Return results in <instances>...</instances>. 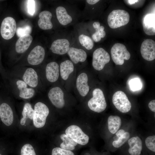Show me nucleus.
Listing matches in <instances>:
<instances>
[{"label":"nucleus","instance_id":"nucleus-1","mask_svg":"<svg viewBox=\"0 0 155 155\" xmlns=\"http://www.w3.org/2000/svg\"><path fill=\"white\" fill-rule=\"evenodd\" d=\"M129 18V14L126 11L121 9L115 10L108 15L107 22L111 28L115 29L127 24Z\"/></svg>","mask_w":155,"mask_h":155},{"label":"nucleus","instance_id":"nucleus-2","mask_svg":"<svg viewBox=\"0 0 155 155\" xmlns=\"http://www.w3.org/2000/svg\"><path fill=\"white\" fill-rule=\"evenodd\" d=\"M92 95L93 97L88 102L89 108L92 111L96 113L103 112L107 106L103 92L99 88H95L93 91Z\"/></svg>","mask_w":155,"mask_h":155},{"label":"nucleus","instance_id":"nucleus-3","mask_svg":"<svg viewBox=\"0 0 155 155\" xmlns=\"http://www.w3.org/2000/svg\"><path fill=\"white\" fill-rule=\"evenodd\" d=\"M34 110L33 119L34 125L37 128L42 127L44 125L46 118L49 114V109L45 104L39 102L35 105Z\"/></svg>","mask_w":155,"mask_h":155},{"label":"nucleus","instance_id":"nucleus-4","mask_svg":"<svg viewBox=\"0 0 155 155\" xmlns=\"http://www.w3.org/2000/svg\"><path fill=\"white\" fill-rule=\"evenodd\" d=\"M111 52L112 59L117 65H122L124 60H129L131 56L125 45L120 43L115 44L112 47Z\"/></svg>","mask_w":155,"mask_h":155},{"label":"nucleus","instance_id":"nucleus-5","mask_svg":"<svg viewBox=\"0 0 155 155\" xmlns=\"http://www.w3.org/2000/svg\"><path fill=\"white\" fill-rule=\"evenodd\" d=\"M65 133L68 136L80 145H86L89 142V136L76 125H72L68 127L66 129Z\"/></svg>","mask_w":155,"mask_h":155},{"label":"nucleus","instance_id":"nucleus-6","mask_svg":"<svg viewBox=\"0 0 155 155\" xmlns=\"http://www.w3.org/2000/svg\"><path fill=\"white\" fill-rule=\"evenodd\" d=\"M112 102L116 108L121 113H127L131 109V103L126 95L123 91H117L114 94Z\"/></svg>","mask_w":155,"mask_h":155},{"label":"nucleus","instance_id":"nucleus-7","mask_svg":"<svg viewBox=\"0 0 155 155\" xmlns=\"http://www.w3.org/2000/svg\"><path fill=\"white\" fill-rule=\"evenodd\" d=\"M110 61L109 55L103 48H98L93 52L92 65L95 69L98 71L102 70Z\"/></svg>","mask_w":155,"mask_h":155},{"label":"nucleus","instance_id":"nucleus-8","mask_svg":"<svg viewBox=\"0 0 155 155\" xmlns=\"http://www.w3.org/2000/svg\"><path fill=\"white\" fill-rule=\"evenodd\" d=\"M16 29V24L14 19L11 17H7L3 20L1 24V36L5 40H9L14 36Z\"/></svg>","mask_w":155,"mask_h":155},{"label":"nucleus","instance_id":"nucleus-9","mask_svg":"<svg viewBox=\"0 0 155 155\" xmlns=\"http://www.w3.org/2000/svg\"><path fill=\"white\" fill-rule=\"evenodd\" d=\"M140 52L143 58L148 61H152L155 58V42L152 40L148 39L142 42Z\"/></svg>","mask_w":155,"mask_h":155},{"label":"nucleus","instance_id":"nucleus-10","mask_svg":"<svg viewBox=\"0 0 155 155\" xmlns=\"http://www.w3.org/2000/svg\"><path fill=\"white\" fill-rule=\"evenodd\" d=\"M48 97L52 104L56 107L61 108L64 106V93L59 87L53 88L49 91Z\"/></svg>","mask_w":155,"mask_h":155},{"label":"nucleus","instance_id":"nucleus-11","mask_svg":"<svg viewBox=\"0 0 155 155\" xmlns=\"http://www.w3.org/2000/svg\"><path fill=\"white\" fill-rule=\"evenodd\" d=\"M70 46V42L68 39L61 38L54 40L51 44L50 49L54 53L63 55L67 53Z\"/></svg>","mask_w":155,"mask_h":155},{"label":"nucleus","instance_id":"nucleus-12","mask_svg":"<svg viewBox=\"0 0 155 155\" xmlns=\"http://www.w3.org/2000/svg\"><path fill=\"white\" fill-rule=\"evenodd\" d=\"M45 51L44 48L38 45L34 47L29 54L28 61L32 65H37L41 63L44 59Z\"/></svg>","mask_w":155,"mask_h":155},{"label":"nucleus","instance_id":"nucleus-13","mask_svg":"<svg viewBox=\"0 0 155 155\" xmlns=\"http://www.w3.org/2000/svg\"><path fill=\"white\" fill-rule=\"evenodd\" d=\"M56 13L57 20L63 26H66L71 24L73 22V17L64 6H58L56 9Z\"/></svg>","mask_w":155,"mask_h":155},{"label":"nucleus","instance_id":"nucleus-14","mask_svg":"<svg viewBox=\"0 0 155 155\" xmlns=\"http://www.w3.org/2000/svg\"><path fill=\"white\" fill-rule=\"evenodd\" d=\"M67 53L72 62L75 64L84 62L87 57L84 50L73 46H70Z\"/></svg>","mask_w":155,"mask_h":155},{"label":"nucleus","instance_id":"nucleus-15","mask_svg":"<svg viewBox=\"0 0 155 155\" xmlns=\"http://www.w3.org/2000/svg\"><path fill=\"white\" fill-rule=\"evenodd\" d=\"M0 117L2 122L7 126L13 123V112L11 107L6 103H3L0 106Z\"/></svg>","mask_w":155,"mask_h":155},{"label":"nucleus","instance_id":"nucleus-16","mask_svg":"<svg viewBox=\"0 0 155 155\" xmlns=\"http://www.w3.org/2000/svg\"><path fill=\"white\" fill-rule=\"evenodd\" d=\"M129 147L128 152L130 155H140L142 149V142L138 136L129 138L127 141Z\"/></svg>","mask_w":155,"mask_h":155},{"label":"nucleus","instance_id":"nucleus-17","mask_svg":"<svg viewBox=\"0 0 155 155\" xmlns=\"http://www.w3.org/2000/svg\"><path fill=\"white\" fill-rule=\"evenodd\" d=\"M88 81V76L85 73H81L77 78L76 88L80 94L83 97L86 96L89 91Z\"/></svg>","mask_w":155,"mask_h":155},{"label":"nucleus","instance_id":"nucleus-18","mask_svg":"<svg viewBox=\"0 0 155 155\" xmlns=\"http://www.w3.org/2000/svg\"><path fill=\"white\" fill-rule=\"evenodd\" d=\"M155 17L154 13H148L144 17L143 27L145 33L148 35L155 34Z\"/></svg>","mask_w":155,"mask_h":155},{"label":"nucleus","instance_id":"nucleus-19","mask_svg":"<svg viewBox=\"0 0 155 155\" xmlns=\"http://www.w3.org/2000/svg\"><path fill=\"white\" fill-rule=\"evenodd\" d=\"M52 17L51 13L48 11L44 10L40 12L39 14V19L38 22L39 28L43 30L52 29L53 27L51 21Z\"/></svg>","mask_w":155,"mask_h":155},{"label":"nucleus","instance_id":"nucleus-20","mask_svg":"<svg viewBox=\"0 0 155 155\" xmlns=\"http://www.w3.org/2000/svg\"><path fill=\"white\" fill-rule=\"evenodd\" d=\"M46 78L49 82H53L57 81L59 76V66L58 63L54 61L48 63L46 68Z\"/></svg>","mask_w":155,"mask_h":155},{"label":"nucleus","instance_id":"nucleus-21","mask_svg":"<svg viewBox=\"0 0 155 155\" xmlns=\"http://www.w3.org/2000/svg\"><path fill=\"white\" fill-rule=\"evenodd\" d=\"M33 38L30 34H27L19 37L15 45L16 52L22 53L29 48L32 41Z\"/></svg>","mask_w":155,"mask_h":155},{"label":"nucleus","instance_id":"nucleus-22","mask_svg":"<svg viewBox=\"0 0 155 155\" xmlns=\"http://www.w3.org/2000/svg\"><path fill=\"white\" fill-rule=\"evenodd\" d=\"M24 81L30 86L34 88L38 84V76L36 71L33 69L28 68L23 76Z\"/></svg>","mask_w":155,"mask_h":155},{"label":"nucleus","instance_id":"nucleus-23","mask_svg":"<svg viewBox=\"0 0 155 155\" xmlns=\"http://www.w3.org/2000/svg\"><path fill=\"white\" fill-rule=\"evenodd\" d=\"M18 88L20 91V96L22 98L28 99L32 97L34 94V90L32 88H27V84L22 80H18L16 82Z\"/></svg>","mask_w":155,"mask_h":155},{"label":"nucleus","instance_id":"nucleus-24","mask_svg":"<svg viewBox=\"0 0 155 155\" xmlns=\"http://www.w3.org/2000/svg\"><path fill=\"white\" fill-rule=\"evenodd\" d=\"M122 124L120 117L117 115H111L107 119L108 130L111 133L115 134L120 128Z\"/></svg>","mask_w":155,"mask_h":155},{"label":"nucleus","instance_id":"nucleus-25","mask_svg":"<svg viewBox=\"0 0 155 155\" xmlns=\"http://www.w3.org/2000/svg\"><path fill=\"white\" fill-rule=\"evenodd\" d=\"M74 69V65L71 61L67 60L61 62L60 65V73L62 78L64 80H67Z\"/></svg>","mask_w":155,"mask_h":155},{"label":"nucleus","instance_id":"nucleus-26","mask_svg":"<svg viewBox=\"0 0 155 155\" xmlns=\"http://www.w3.org/2000/svg\"><path fill=\"white\" fill-rule=\"evenodd\" d=\"M60 137L63 141L60 145L61 148L66 150H73L78 144L68 136L65 134H61Z\"/></svg>","mask_w":155,"mask_h":155},{"label":"nucleus","instance_id":"nucleus-27","mask_svg":"<svg viewBox=\"0 0 155 155\" xmlns=\"http://www.w3.org/2000/svg\"><path fill=\"white\" fill-rule=\"evenodd\" d=\"M34 114V110L32 108L31 105L28 103H26L22 111V114L23 117L20 120V124L22 125H25L28 118L33 120Z\"/></svg>","mask_w":155,"mask_h":155},{"label":"nucleus","instance_id":"nucleus-28","mask_svg":"<svg viewBox=\"0 0 155 155\" xmlns=\"http://www.w3.org/2000/svg\"><path fill=\"white\" fill-rule=\"evenodd\" d=\"M93 26L95 29L96 31L92 34V37L94 41L98 42L105 36L106 33L104 31V28L103 26H100V23L97 22H94Z\"/></svg>","mask_w":155,"mask_h":155},{"label":"nucleus","instance_id":"nucleus-29","mask_svg":"<svg viewBox=\"0 0 155 155\" xmlns=\"http://www.w3.org/2000/svg\"><path fill=\"white\" fill-rule=\"evenodd\" d=\"M78 39L80 44L88 50L92 49L94 46V42L89 36L84 34H80Z\"/></svg>","mask_w":155,"mask_h":155},{"label":"nucleus","instance_id":"nucleus-30","mask_svg":"<svg viewBox=\"0 0 155 155\" xmlns=\"http://www.w3.org/2000/svg\"><path fill=\"white\" fill-rule=\"evenodd\" d=\"M130 136L129 133L128 131H125L122 136L117 138V140L113 141V146L117 148L121 147L127 141Z\"/></svg>","mask_w":155,"mask_h":155},{"label":"nucleus","instance_id":"nucleus-31","mask_svg":"<svg viewBox=\"0 0 155 155\" xmlns=\"http://www.w3.org/2000/svg\"><path fill=\"white\" fill-rule=\"evenodd\" d=\"M131 90L133 91L140 90L142 87V84L139 79L135 78L131 80L129 82Z\"/></svg>","mask_w":155,"mask_h":155},{"label":"nucleus","instance_id":"nucleus-32","mask_svg":"<svg viewBox=\"0 0 155 155\" xmlns=\"http://www.w3.org/2000/svg\"><path fill=\"white\" fill-rule=\"evenodd\" d=\"M145 144L147 148L150 151L155 152V135L147 137L145 140Z\"/></svg>","mask_w":155,"mask_h":155},{"label":"nucleus","instance_id":"nucleus-33","mask_svg":"<svg viewBox=\"0 0 155 155\" xmlns=\"http://www.w3.org/2000/svg\"><path fill=\"white\" fill-rule=\"evenodd\" d=\"M21 155H36L34 149L30 144H25L21 150Z\"/></svg>","mask_w":155,"mask_h":155},{"label":"nucleus","instance_id":"nucleus-34","mask_svg":"<svg viewBox=\"0 0 155 155\" xmlns=\"http://www.w3.org/2000/svg\"><path fill=\"white\" fill-rule=\"evenodd\" d=\"M31 27L29 25L19 27L16 29V33L19 37L27 34H30L31 32Z\"/></svg>","mask_w":155,"mask_h":155},{"label":"nucleus","instance_id":"nucleus-35","mask_svg":"<svg viewBox=\"0 0 155 155\" xmlns=\"http://www.w3.org/2000/svg\"><path fill=\"white\" fill-rule=\"evenodd\" d=\"M52 155H75L71 151L65 150L61 148L56 147L52 150Z\"/></svg>","mask_w":155,"mask_h":155},{"label":"nucleus","instance_id":"nucleus-36","mask_svg":"<svg viewBox=\"0 0 155 155\" xmlns=\"http://www.w3.org/2000/svg\"><path fill=\"white\" fill-rule=\"evenodd\" d=\"M28 13L31 15H33L35 11V2L34 0L28 1Z\"/></svg>","mask_w":155,"mask_h":155},{"label":"nucleus","instance_id":"nucleus-37","mask_svg":"<svg viewBox=\"0 0 155 155\" xmlns=\"http://www.w3.org/2000/svg\"><path fill=\"white\" fill-rule=\"evenodd\" d=\"M149 108L152 111L155 112V100H153L151 101L148 104Z\"/></svg>","mask_w":155,"mask_h":155},{"label":"nucleus","instance_id":"nucleus-38","mask_svg":"<svg viewBox=\"0 0 155 155\" xmlns=\"http://www.w3.org/2000/svg\"><path fill=\"white\" fill-rule=\"evenodd\" d=\"M125 132V130L123 129H119L115 133V135L117 138L120 137L122 136Z\"/></svg>","mask_w":155,"mask_h":155},{"label":"nucleus","instance_id":"nucleus-39","mask_svg":"<svg viewBox=\"0 0 155 155\" xmlns=\"http://www.w3.org/2000/svg\"><path fill=\"white\" fill-rule=\"evenodd\" d=\"M128 3L130 5H132L135 3H136L137 2L139 1L136 0H127Z\"/></svg>","mask_w":155,"mask_h":155},{"label":"nucleus","instance_id":"nucleus-40","mask_svg":"<svg viewBox=\"0 0 155 155\" xmlns=\"http://www.w3.org/2000/svg\"><path fill=\"white\" fill-rule=\"evenodd\" d=\"M0 155H2L1 154H0Z\"/></svg>","mask_w":155,"mask_h":155}]
</instances>
